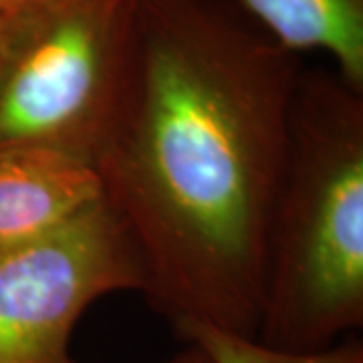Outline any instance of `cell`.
I'll use <instances>...</instances> for the list:
<instances>
[{"instance_id": "9", "label": "cell", "mask_w": 363, "mask_h": 363, "mask_svg": "<svg viewBox=\"0 0 363 363\" xmlns=\"http://www.w3.org/2000/svg\"><path fill=\"white\" fill-rule=\"evenodd\" d=\"M164 363H212L208 359V355L200 350L194 343H184L182 351H178L176 355H172L168 362Z\"/></svg>"}, {"instance_id": "4", "label": "cell", "mask_w": 363, "mask_h": 363, "mask_svg": "<svg viewBox=\"0 0 363 363\" xmlns=\"http://www.w3.org/2000/svg\"><path fill=\"white\" fill-rule=\"evenodd\" d=\"M143 291L130 236L104 200L0 259V363H79L73 331L99 298Z\"/></svg>"}, {"instance_id": "7", "label": "cell", "mask_w": 363, "mask_h": 363, "mask_svg": "<svg viewBox=\"0 0 363 363\" xmlns=\"http://www.w3.org/2000/svg\"><path fill=\"white\" fill-rule=\"evenodd\" d=\"M182 343H194L212 363H363V341L355 335L339 339L321 351H283L212 325H184L174 333Z\"/></svg>"}, {"instance_id": "2", "label": "cell", "mask_w": 363, "mask_h": 363, "mask_svg": "<svg viewBox=\"0 0 363 363\" xmlns=\"http://www.w3.org/2000/svg\"><path fill=\"white\" fill-rule=\"evenodd\" d=\"M363 325V89L303 69L272 206L257 339L321 351Z\"/></svg>"}, {"instance_id": "1", "label": "cell", "mask_w": 363, "mask_h": 363, "mask_svg": "<svg viewBox=\"0 0 363 363\" xmlns=\"http://www.w3.org/2000/svg\"><path fill=\"white\" fill-rule=\"evenodd\" d=\"M303 69L238 0H138L133 73L93 169L174 333H259Z\"/></svg>"}, {"instance_id": "6", "label": "cell", "mask_w": 363, "mask_h": 363, "mask_svg": "<svg viewBox=\"0 0 363 363\" xmlns=\"http://www.w3.org/2000/svg\"><path fill=\"white\" fill-rule=\"evenodd\" d=\"M248 16L295 55L321 51L363 89V0H238Z\"/></svg>"}, {"instance_id": "8", "label": "cell", "mask_w": 363, "mask_h": 363, "mask_svg": "<svg viewBox=\"0 0 363 363\" xmlns=\"http://www.w3.org/2000/svg\"><path fill=\"white\" fill-rule=\"evenodd\" d=\"M18 23H21V9L13 13H0V71L4 67L6 55L11 51Z\"/></svg>"}, {"instance_id": "3", "label": "cell", "mask_w": 363, "mask_h": 363, "mask_svg": "<svg viewBox=\"0 0 363 363\" xmlns=\"http://www.w3.org/2000/svg\"><path fill=\"white\" fill-rule=\"evenodd\" d=\"M138 0H45L21 9L0 71V145L95 164L130 85Z\"/></svg>"}, {"instance_id": "5", "label": "cell", "mask_w": 363, "mask_h": 363, "mask_svg": "<svg viewBox=\"0 0 363 363\" xmlns=\"http://www.w3.org/2000/svg\"><path fill=\"white\" fill-rule=\"evenodd\" d=\"M101 200L89 164L35 145H0V259L45 240Z\"/></svg>"}, {"instance_id": "10", "label": "cell", "mask_w": 363, "mask_h": 363, "mask_svg": "<svg viewBox=\"0 0 363 363\" xmlns=\"http://www.w3.org/2000/svg\"><path fill=\"white\" fill-rule=\"evenodd\" d=\"M39 2H45V0H0V13H13V11L33 6V4H39Z\"/></svg>"}]
</instances>
